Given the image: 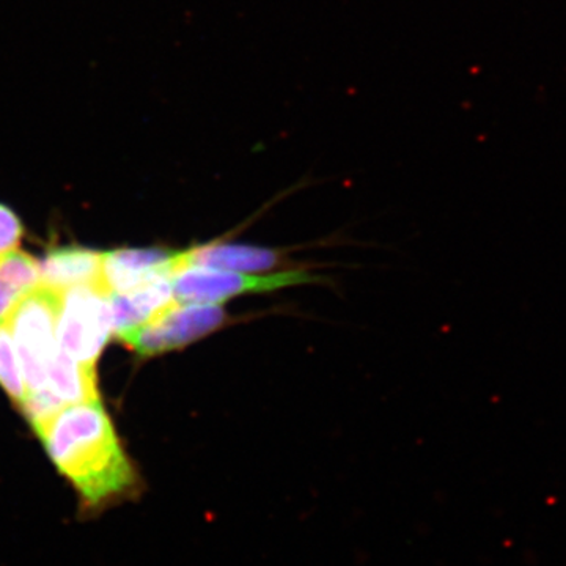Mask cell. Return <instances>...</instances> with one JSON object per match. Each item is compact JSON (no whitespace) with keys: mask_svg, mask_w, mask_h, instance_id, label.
I'll return each instance as SVG.
<instances>
[{"mask_svg":"<svg viewBox=\"0 0 566 566\" xmlns=\"http://www.w3.org/2000/svg\"><path fill=\"white\" fill-rule=\"evenodd\" d=\"M285 256L277 249L214 240L177 251L175 271L200 266L234 273L268 274L281 268Z\"/></svg>","mask_w":566,"mask_h":566,"instance_id":"obj_6","label":"cell"},{"mask_svg":"<svg viewBox=\"0 0 566 566\" xmlns=\"http://www.w3.org/2000/svg\"><path fill=\"white\" fill-rule=\"evenodd\" d=\"M0 386L21 408L28 397V386L13 335L7 323H0Z\"/></svg>","mask_w":566,"mask_h":566,"instance_id":"obj_12","label":"cell"},{"mask_svg":"<svg viewBox=\"0 0 566 566\" xmlns=\"http://www.w3.org/2000/svg\"><path fill=\"white\" fill-rule=\"evenodd\" d=\"M177 251L117 249L103 253L102 285L109 294L134 289L175 273Z\"/></svg>","mask_w":566,"mask_h":566,"instance_id":"obj_7","label":"cell"},{"mask_svg":"<svg viewBox=\"0 0 566 566\" xmlns=\"http://www.w3.org/2000/svg\"><path fill=\"white\" fill-rule=\"evenodd\" d=\"M170 277L172 275L156 279L132 292L109 294L114 333L117 337L150 322L153 316L161 314L164 308L175 303Z\"/></svg>","mask_w":566,"mask_h":566,"instance_id":"obj_9","label":"cell"},{"mask_svg":"<svg viewBox=\"0 0 566 566\" xmlns=\"http://www.w3.org/2000/svg\"><path fill=\"white\" fill-rule=\"evenodd\" d=\"M319 281L304 270L248 274L200 266L182 268L170 277L175 301L185 304H223L243 294L273 293Z\"/></svg>","mask_w":566,"mask_h":566,"instance_id":"obj_5","label":"cell"},{"mask_svg":"<svg viewBox=\"0 0 566 566\" xmlns=\"http://www.w3.org/2000/svg\"><path fill=\"white\" fill-rule=\"evenodd\" d=\"M35 434L73 491L81 520L139 497L142 476L102 401L65 406Z\"/></svg>","mask_w":566,"mask_h":566,"instance_id":"obj_1","label":"cell"},{"mask_svg":"<svg viewBox=\"0 0 566 566\" xmlns=\"http://www.w3.org/2000/svg\"><path fill=\"white\" fill-rule=\"evenodd\" d=\"M24 234L20 218L6 205L0 203V259L17 251Z\"/></svg>","mask_w":566,"mask_h":566,"instance_id":"obj_13","label":"cell"},{"mask_svg":"<svg viewBox=\"0 0 566 566\" xmlns=\"http://www.w3.org/2000/svg\"><path fill=\"white\" fill-rule=\"evenodd\" d=\"M59 307L61 293L40 286L18 305L7 322L20 356L28 394L46 389V367L61 346L57 338Z\"/></svg>","mask_w":566,"mask_h":566,"instance_id":"obj_3","label":"cell"},{"mask_svg":"<svg viewBox=\"0 0 566 566\" xmlns=\"http://www.w3.org/2000/svg\"><path fill=\"white\" fill-rule=\"evenodd\" d=\"M103 253L65 245L52 249L40 262L41 286L63 293L74 286L102 283Z\"/></svg>","mask_w":566,"mask_h":566,"instance_id":"obj_8","label":"cell"},{"mask_svg":"<svg viewBox=\"0 0 566 566\" xmlns=\"http://www.w3.org/2000/svg\"><path fill=\"white\" fill-rule=\"evenodd\" d=\"M112 334L109 293L102 283L74 286L61 293L59 345L76 363L95 368Z\"/></svg>","mask_w":566,"mask_h":566,"instance_id":"obj_2","label":"cell"},{"mask_svg":"<svg viewBox=\"0 0 566 566\" xmlns=\"http://www.w3.org/2000/svg\"><path fill=\"white\" fill-rule=\"evenodd\" d=\"M222 304L175 303L129 333L117 337L134 353L144 357L159 356L202 340L229 323Z\"/></svg>","mask_w":566,"mask_h":566,"instance_id":"obj_4","label":"cell"},{"mask_svg":"<svg viewBox=\"0 0 566 566\" xmlns=\"http://www.w3.org/2000/svg\"><path fill=\"white\" fill-rule=\"evenodd\" d=\"M44 390L63 406L99 400L95 368L76 363L61 346L48 364Z\"/></svg>","mask_w":566,"mask_h":566,"instance_id":"obj_10","label":"cell"},{"mask_svg":"<svg viewBox=\"0 0 566 566\" xmlns=\"http://www.w3.org/2000/svg\"><path fill=\"white\" fill-rule=\"evenodd\" d=\"M41 286L40 262L25 252L0 259V323H7L18 305Z\"/></svg>","mask_w":566,"mask_h":566,"instance_id":"obj_11","label":"cell"}]
</instances>
